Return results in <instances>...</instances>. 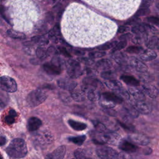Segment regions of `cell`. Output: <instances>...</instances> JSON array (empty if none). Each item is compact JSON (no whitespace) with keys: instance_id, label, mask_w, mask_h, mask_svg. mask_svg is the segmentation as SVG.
<instances>
[{"instance_id":"6da1fadb","label":"cell","mask_w":159,"mask_h":159,"mask_svg":"<svg viewBox=\"0 0 159 159\" xmlns=\"http://www.w3.org/2000/svg\"><path fill=\"white\" fill-rule=\"evenodd\" d=\"M6 152L12 158H23L27 153L26 143L22 139H14L6 148Z\"/></svg>"},{"instance_id":"7a4b0ae2","label":"cell","mask_w":159,"mask_h":159,"mask_svg":"<svg viewBox=\"0 0 159 159\" xmlns=\"http://www.w3.org/2000/svg\"><path fill=\"white\" fill-rule=\"evenodd\" d=\"M47 98V94L42 89L32 91L26 98V102L31 107H36L42 104Z\"/></svg>"},{"instance_id":"3957f363","label":"cell","mask_w":159,"mask_h":159,"mask_svg":"<svg viewBox=\"0 0 159 159\" xmlns=\"http://www.w3.org/2000/svg\"><path fill=\"white\" fill-rule=\"evenodd\" d=\"M66 66L68 75L73 79L77 78L83 74L81 65L76 60L72 59L68 60L66 63Z\"/></svg>"},{"instance_id":"277c9868","label":"cell","mask_w":159,"mask_h":159,"mask_svg":"<svg viewBox=\"0 0 159 159\" xmlns=\"http://www.w3.org/2000/svg\"><path fill=\"white\" fill-rule=\"evenodd\" d=\"M97 155L101 158H119L122 157L120 153L111 147L102 146L98 147L96 150Z\"/></svg>"},{"instance_id":"5b68a950","label":"cell","mask_w":159,"mask_h":159,"mask_svg":"<svg viewBox=\"0 0 159 159\" xmlns=\"http://www.w3.org/2000/svg\"><path fill=\"white\" fill-rule=\"evenodd\" d=\"M0 86L2 91L8 93H14L17 88L15 80L8 76H2L1 78Z\"/></svg>"},{"instance_id":"8992f818","label":"cell","mask_w":159,"mask_h":159,"mask_svg":"<svg viewBox=\"0 0 159 159\" xmlns=\"http://www.w3.org/2000/svg\"><path fill=\"white\" fill-rule=\"evenodd\" d=\"M36 134L34 139V143H36L40 147L49 144L53 142V137L50 133L45 132L43 134H40V132H38Z\"/></svg>"},{"instance_id":"52a82bcc","label":"cell","mask_w":159,"mask_h":159,"mask_svg":"<svg viewBox=\"0 0 159 159\" xmlns=\"http://www.w3.org/2000/svg\"><path fill=\"white\" fill-rule=\"evenodd\" d=\"M73 78H60L57 81V84L58 86L63 89L71 91L77 86V83L72 80Z\"/></svg>"},{"instance_id":"ba28073f","label":"cell","mask_w":159,"mask_h":159,"mask_svg":"<svg viewBox=\"0 0 159 159\" xmlns=\"http://www.w3.org/2000/svg\"><path fill=\"white\" fill-rule=\"evenodd\" d=\"M130 65L134 68L137 71L140 73H145L147 71V65L141 60L135 57H131L129 58Z\"/></svg>"},{"instance_id":"9c48e42d","label":"cell","mask_w":159,"mask_h":159,"mask_svg":"<svg viewBox=\"0 0 159 159\" xmlns=\"http://www.w3.org/2000/svg\"><path fill=\"white\" fill-rule=\"evenodd\" d=\"M43 68L44 71L51 75H58L61 73L62 71V68L55 65L52 62H48L43 65Z\"/></svg>"},{"instance_id":"30bf717a","label":"cell","mask_w":159,"mask_h":159,"mask_svg":"<svg viewBox=\"0 0 159 159\" xmlns=\"http://www.w3.org/2000/svg\"><path fill=\"white\" fill-rule=\"evenodd\" d=\"M66 153V147L64 145H61L57 148L52 153L48 154L46 158L50 159H61L63 158Z\"/></svg>"},{"instance_id":"8fae6325","label":"cell","mask_w":159,"mask_h":159,"mask_svg":"<svg viewBox=\"0 0 159 159\" xmlns=\"http://www.w3.org/2000/svg\"><path fill=\"white\" fill-rule=\"evenodd\" d=\"M132 105L140 113L143 114H148L151 112L150 106L143 101H137Z\"/></svg>"},{"instance_id":"7c38bea8","label":"cell","mask_w":159,"mask_h":159,"mask_svg":"<svg viewBox=\"0 0 159 159\" xmlns=\"http://www.w3.org/2000/svg\"><path fill=\"white\" fill-rule=\"evenodd\" d=\"M84 92L87 93V98L91 101H96L99 100L101 96L99 93L96 90V88H81Z\"/></svg>"},{"instance_id":"4fadbf2b","label":"cell","mask_w":159,"mask_h":159,"mask_svg":"<svg viewBox=\"0 0 159 159\" xmlns=\"http://www.w3.org/2000/svg\"><path fill=\"white\" fill-rule=\"evenodd\" d=\"M42 122L40 119L36 117H31L29 119L27 122V129L30 132L37 130L42 125Z\"/></svg>"},{"instance_id":"5bb4252c","label":"cell","mask_w":159,"mask_h":159,"mask_svg":"<svg viewBox=\"0 0 159 159\" xmlns=\"http://www.w3.org/2000/svg\"><path fill=\"white\" fill-rule=\"evenodd\" d=\"M129 139L134 143L142 145H146L149 142L148 139L141 134H131L129 136Z\"/></svg>"},{"instance_id":"9a60e30c","label":"cell","mask_w":159,"mask_h":159,"mask_svg":"<svg viewBox=\"0 0 159 159\" xmlns=\"http://www.w3.org/2000/svg\"><path fill=\"white\" fill-rule=\"evenodd\" d=\"M119 148L120 150L128 153H133L136 152L137 150L136 145L132 144L131 142L126 140H122L120 142Z\"/></svg>"},{"instance_id":"2e32d148","label":"cell","mask_w":159,"mask_h":159,"mask_svg":"<svg viewBox=\"0 0 159 159\" xmlns=\"http://www.w3.org/2000/svg\"><path fill=\"white\" fill-rule=\"evenodd\" d=\"M84 91L82 88H75L72 90L70 91V93L71 98L76 102H82L85 99Z\"/></svg>"},{"instance_id":"e0dca14e","label":"cell","mask_w":159,"mask_h":159,"mask_svg":"<svg viewBox=\"0 0 159 159\" xmlns=\"http://www.w3.org/2000/svg\"><path fill=\"white\" fill-rule=\"evenodd\" d=\"M101 86V83L96 79H94L92 77H86L83 80V84L81 88H97Z\"/></svg>"},{"instance_id":"ac0fdd59","label":"cell","mask_w":159,"mask_h":159,"mask_svg":"<svg viewBox=\"0 0 159 159\" xmlns=\"http://www.w3.org/2000/svg\"><path fill=\"white\" fill-rule=\"evenodd\" d=\"M101 96L109 101L115 102L116 104H120L123 102V98H122L120 96L114 93L105 92L102 94Z\"/></svg>"},{"instance_id":"d6986e66","label":"cell","mask_w":159,"mask_h":159,"mask_svg":"<svg viewBox=\"0 0 159 159\" xmlns=\"http://www.w3.org/2000/svg\"><path fill=\"white\" fill-rule=\"evenodd\" d=\"M140 58L143 61H151L157 57V54L152 49H147L142 50L140 55Z\"/></svg>"},{"instance_id":"ffe728a7","label":"cell","mask_w":159,"mask_h":159,"mask_svg":"<svg viewBox=\"0 0 159 159\" xmlns=\"http://www.w3.org/2000/svg\"><path fill=\"white\" fill-rule=\"evenodd\" d=\"M128 89L129 93L136 101H144L145 97L143 93L141 90L139 89L135 86L129 87Z\"/></svg>"},{"instance_id":"44dd1931","label":"cell","mask_w":159,"mask_h":159,"mask_svg":"<svg viewBox=\"0 0 159 159\" xmlns=\"http://www.w3.org/2000/svg\"><path fill=\"white\" fill-rule=\"evenodd\" d=\"M143 91L150 98H155L159 94V90L154 86H143Z\"/></svg>"},{"instance_id":"7402d4cb","label":"cell","mask_w":159,"mask_h":159,"mask_svg":"<svg viewBox=\"0 0 159 159\" xmlns=\"http://www.w3.org/2000/svg\"><path fill=\"white\" fill-rule=\"evenodd\" d=\"M70 126L74 130H77V131H81L84 130L86 127L87 125L85 123L81 122H78L72 119H70L68 121Z\"/></svg>"},{"instance_id":"603a6c76","label":"cell","mask_w":159,"mask_h":159,"mask_svg":"<svg viewBox=\"0 0 159 159\" xmlns=\"http://www.w3.org/2000/svg\"><path fill=\"white\" fill-rule=\"evenodd\" d=\"M104 84L109 89L113 90L114 91L119 89L120 88H122L121 83L117 80H111L106 81L104 82Z\"/></svg>"},{"instance_id":"cb8c5ba5","label":"cell","mask_w":159,"mask_h":159,"mask_svg":"<svg viewBox=\"0 0 159 159\" xmlns=\"http://www.w3.org/2000/svg\"><path fill=\"white\" fill-rule=\"evenodd\" d=\"M112 62L107 59H102L96 62L95 66L99 69L107 70L112 66Z\"/></svg>"},{"instance_id":"d4e9b609","label":"cell","mask_w":159,"mask_h":159,"mask_svg":"<svg viewBox=\"0 0 159 159\" xmlns=\"http://www.w3.org/2000/svg\"><path fill=\"white\" fill-rule=\"evenodd\" d=\"M120 79L127 84H129L132 86H137L139 85V81L132 76L122 75L120 76Z\"/></svg>"},{"instance_id":"484cf974","label":"cell","mask_w":159,"mask_h":159,"mask_svg":"<svg viewBox=\"0 0 159 159\" xmlns=\"http://www.w3.org/2000/svg\"><path fill=\"white\" fill-rule=\"evenodd\" d=\"M91 155V153H89V151L84 148H77L75 152L74 155L76 158H85L89 157Z\"/></svg>"},{"instance_id":"4316f807","label":"cell","mask_w":159,"mask_h":159,"mask_svg":"<svg viewBox=\"0 0 159 159\" xmlns=\"http://www.w3.org/2000/svg\"><path fill=\"white\" fill-rule=\"evenodd\" d=\"M7 34L10 37H11L12 39H15L22 40V39H25V37H26L24 33L14 30L13 29L7 30Z\"/></svg>"},{"instance_id":"83f0119b","label":"cell","mask_w":159,"mask_h":159,"mask_svg":"<svg viewBox=\"0 0 159 159\" xmlns=\"http://www.w3.org/2000/svg\"><path fill=\"white\" fill-rule=\"evenodd\" d=\"M17 116V114L16 111L13 109H11L9 111L8 114L4 117V122L7 124H12L15 122V119Z\"/></svg>"},{"instance_id":"f1b7e54d","label":"cell","mask_w":159,"mask_h":159,"mask_svg":"<svg viewBox=\"0 0 159 159\" xmlns=\"http://www.w3.org/2000/svg\"><path fill=\"white\" fill-rule=\"evenodd\" d=\"M104 136L106 142L109 143L112 145H114L119 139V135L114 132H109L107 134H104Z\"/></svg>"},{"instance_id":"f546056e","label":"cell","mask_w":159,"mask_h":159,"mask_svg":"<svg viewBox=\"0 0 159 159\" xmlns=\"http://www.w3.org/2000/svg\"><path fill=\"white\" fill-rule=\"evenodd\" d=\"M146 46L150 49L157 48L159 51V39L157 37H152L147 42Z\"/></svg>"},{"instance_id":"4dcf8cb0","label":"cell","mask_w":159,"mask_h":159,"mask_svg":"<svg viewBox=\"0 0 159 159\" xmlns=\"http://www.w3.org/2000/svg\"><path fill=\"white\" fill-rule=\"evenodd\" d=\"M31 41L34 43L39 44V46H45L48 43V40L43 36H35L31 39Z\"/></svg>"},{"instance_id":"1f68e13d","label":"cell","mask_w":159,"mask_h":159,"mask_svg":"<svg viewBox=\"0 0 159 159\" xmlns=\"http://www.w3.org/2000/svg\"><path fill=\"white\" fill-rule=\"evenodd\" d=\"M35 53L37 57L41 60H43L48 56L47 50H45L43 46H39L35 50Z\"/></svg>"},{"instance_id":"d6a6232c","label":"cell","mask_w":159,"mask_h":159,"mask_svg":"<svg viewBox=\"0 0 159 159\" xmlns=\"http://www.w3.org/2000/svg\"><path fill=\"white\" fill-rule=\"evenodd\" d=\"M99 103L100 104L101 106H102L103 108L104 109H109V108H112L115 106L116 105V103L112 102V101H109L104 98H102V96L101 97V98L99 99Z\"/></svg>"},{"instance_id":"836d02e7","label":"cell","mask_w":159,"mask_h":159,"mask_svg":"<svg viewBox=\"0 0 159 159\" xmlns=\"http://www.w3.org/2000/svg\"><path fill=\"white\" fill-rule=\"evenodd\" d=\"M124 109L132 117H137L139 116V112L133 105L127 104L124 106Z\"/></svg>"},{"instance_id":"e575fe53","label":"cell","mask_w":159,"mask_h":159,"mask_svg":"<svg viewBox=\"0 0 159 159\" xmlns=\"http://www.w3.org/2000/svg\"><path fill=\"white\" fill-rule=\"evenodd\" d=\"M68 141L71 142L78 145H81L86 139L85 135H80L77 137H68Z\"/></svg>"},{"instance_id":"d590c367","label":"cell","mask_w":159,"mask_h":159,"mask_svg":"<svg viewBox=\"0 0 159 159\" xmlns=\"http://www.w3.org/2000/svg\"><path fill=\"white\" fill-rule=\"evenodd\" d=\"M101 76L105 80H114V78L116 77V75L114 73V71L109 70H106L102 72Z\"/></svg>"},{"instance_id":"8d00e7d4","label":"cell","mask_w":159,"mask_h":159,"mask_svg":"<svg viewBox=\"0 0 159 159\" xmlns=\"http://www.w3.org/2000/svg\"><path fill=\"white\" fill-rule=\"evenodd\" d=\"M51 62L53 64H55V65L63 69V68L64 67L65 64V62L63 60L62 58H61L60 57H59L58 56H54V57L52 58Z\"/></svg>"},{"instance_id":"74e56055","label":"cell","mask_w":159,"mask_h":159,"mask_svg":"<svg viewBox=\"0 0 159 159\" xmlns=\"http://www.w3.org/2000/svg\"><path fill=\"white\" fill-rule=\"evenodd\" d=\"M117 43V42L116 41L112 42H107L105 44L98 47V48L101 50H109V49H111V48H112L113 47H114Z\"/></svg>"},{"instance_id":"f35d334b","label":"cell","mask_w":159,"mask_h":159,"mask_svg":"<svg viewBox=\"0 0 159 159\" xmlns=\"http://www.w3.org/2000/svg\"><path fill=\"white\" fill-rule=\"evenodd\" d=\"M115 93L117 94H118L119 96H120L122 98H123V99L124 98V99H129L130 98L129 94L123 88H120L119 89L115 91Z\"/></svg>"},{"instance_id":"ab89813d","label":"cell","mask_w":159,"mask_h":159,"mask_svg":"<svg viewBox=\"0 0 159 159\" xmlns=\"http://www.w3.org/2000/svg\"><path fill=\"white\" fill-rule=\"evenodd\" d=\"M126 45H127V40H121L120 42L117 43L114 47L112 48V50L111 52L112 53H115L117 51L124 48V47H125Z\"/></svg>"},{"instance_id":"60d3db41","label":"cell","mask_w":159,"mask_h":159,"mask_svg":"<svg viewBox=\"0 0 159 159\" xmlns=\"http://www.w3.org/2000/svg\"><path fill=\"white\" fill-rule=\"evenodd\" d=\"M58 96L60 99L64 102H69L71 101V95H68L66 93L60 91L58 93Z\"/></svg>"},{"instance_id":"b9f144b4","label":"cell","mask_w":159,"mask_h":159,"mask_svg":"<svg viewBox=\"0 0 159 159\" xmlns=\"http://www.w3.org/2000/svg\"><path fill=\"white\" fill-rule=\"evenodd\" d=\"M142 48L138 46H131L127 48L126 52L130 53H139L142 52Z\"/></svg>"},{"instance_id":"7bdbcfd3","label":"cell","mask_w":159,"mask_h":159,"mask_svg":"<svg viewBox=\"0 0 159 159\" xmlns=\"http://www.w3.org/2000/svg\"><path fill=\"white\" fill-rule=\"evenodd\" d=\"M106 55V53L103 51H96L93 52L89 53V57L94 59V58H99L104 57Z\"/></svg>"},{"instance_id":"ee69618b","label":"cell","mask_w":159,"mask_h":159,"mask_svg":"<svg viewBox=\"0 0 159 159\" xmlns=\"http://www.w3.org/2000/svg\"><path fill=\"white\" fill-rule=\"evenodd\" d=\"M94 126L96 128V129L97 130V131L100 132L101 133L105 132L107 130L106 127L103 124L99 122H96V121L94 122Z\"/></svg>"},{"instance_id":"f6af8a7d","label":"cell","mask_w":159,"mask_h":159,"mask_svg":"<svg viewBox=\"0 0 159 159\" xmlns=\"http://www.w3.org/2000/svg\"><path fill=\"white\" fill-rule=\"evenodd\" d=\"M114 58L117 63L121 64V63H124V61L125 60V56L121 53H116V54H115V55H114Z\"/></svg>"},{"instance_id":"bcb514c9","label":"cell","mask_w":159,"mask_h":159,"mask_svg":"<svg viewBox=\"0 0 159 159\" xmlns=\"http://www.w3.org/2000/svg\"><path fill=\"white\" fill-rule=\"evenodd\" d=\"M149 12H150V10L148 9V8H142L141 7L137 11L135 16L137 17L141 16H145V15L148 14Z\"/></svg>"},{"instance_id":"7dc6e473","label":"cell","mask_w":159,"mask_h":159,"mask_svg":"<svg viewBox=\"0 0 159 159\" xmlns=\"http://www.w3.org/2000/svg\"><path fill=\"white\" fill-rule=\"evenodd\" d=\"M153 2V0H142L140 7L142 8H148Z\"/></svg>"},{"instance_id":"c3c4849f","label":"cell","mask_w":159,"mask_h":159,"mask_svg":"<svg viewBox=\"0 0 159 159\" xmlns=\"http://www.w3.org/2000/svg\"><path fill=\"white\" fill-rule=\"evenodd\" d=\"M147 20H148V22H150L151 24H153L159 26V18L158 17L151 16V17H149L147 18Z\"/></svg>"},{"instance_id":"681fc988","label":"cell","mask_w":159,"mask_h":159,"mask_svg":"<svg viewBox=\"0 0 159 159\" xmlns=\"http://www.w3.org/2000/svg\"><path fill=\"white\" fill-rule=\"evenodd\" d=\"M58 50L60 52V53L63 54L66 57H71V55L68 52V51L65 47H58Z\"/></svg>"},{"instance_id":"f907efd6","label":"cell","mask_w":159,"mask_h":159,"mask_svg":"<svg viewBox=\"0 0 159 159\" xmlns=\"http://www.w3.org/2000/svg\"><path fill=\"white\" fill-rule=\"evenodd\" d=\"M129 30V27L127 25H121L119 27L117 30V32L119 33H124L127 32Z\"/></svg>"},{"instance_id":"816d5d0a","label":"cell","mask_w":159,"mask_h":159,"mask_svg":"<svg viewBox=\"0 0 159 159\" xmlns=\"http://www.w3.org/2000/svg\"><path fill=\"white\" fill-rule=\"evenodd\" d=\"M80 61H82V62H83V63H84L86 65H91V63H93V58H90V57H89V59L86 58H80Z\"/></svg>"},{"instance_id":"f5cc1de1","label":"cell","mask_w":159,"mask_h":159,"mask_svg":"<svg viewBox=\"0 0 159 159\" xmlns=\"http://www.w3.org/2000/svg\"><path fill=\"white\" fill-rule=\"evenodd\" d=\"M45 17H46V20L48 21V22H52L53 20V14L51 12H48L47 14H46V16H45Z\"/></svg>"},{"instance_id":"db71d44e","label":"cell","mask_w":159,"mask_h":159,"mask_svg":"<svg viewBox=\"0 0 159 159\" xmlns=\"http://www.w3.org/2000/svg\"><path fill=\"white\" fill-rule=\"evenodd\" d=\"M118 122H119V124L121 125V127H122L124 129H126V130H130V131L133 130H132L133 127H132V126L127 125V124H124V123H123V122H120V121H118Z\"/></svg>"},{"instance_id":"11a10c76","label":"cell","mask_w":159,"mask_h":159,"mask_svg":"<svg viewBox=\"0 0 159 159\" xmlns=\"http://www.w3.org/2000/svg\"><path fill=\"white\" fill-rule=\"evenodd\" d=\"M106 112L109 115L112 116H116V114H117V112H116L115 111L111 109V108L106 109Z\"/></svg>"},{"instance_id":"9f6ffc18","label":"cell","mask_w":159,"mask_h":159,"mask_svg":"<svg viewBox=\"0 0 159 159\" xmlns=\"http://www.w3.org/2000/svg\"><path fill=\"white\" fill-rule=\"evenodd\" d=\"M131 37V35L130 34H125L124 35H122L120 37L119 39L120 40H127V39H129Z\"/></svg>"},{"instance_id":"6f0895ef","label":"cell","mask_w":159,"mask_h":159,"mask_svg":"<svg viewBox=\"0 0 159 159\" xmlns=\"http://www.w3.org/2000/svg\"><path fill=\"white\" fill-rule=\"evenodd\" d=\"M86 73L88 75H96V71L95 70L91 69V68H86Z\"/></svg>"},{"instance_id":"680465c9","label":"cell","mask_w":159,"mask_h":159,"mask_svg":"<svg viewBox=\"0 0 159 159\" xmlns=\"http://www.w3.org/2000/svg\"><path fill=\"white\" fill-rule=\"evenodd\" d=\"M6 143V138L4 136L1 135V139H0V145H1V146H3Z\"/></svg>"},{"instance_id":"91938a15","label":"cell","mask_w":159,"mask_h":159,"mask_svg":"<svg viewBox=\"0 0 159 159\" xmlns=\"http://www.w3.org/2000/svg\"><path fill=\"white\" fill-rule=\"evenodd\" d=\"M73 53L76 55H83L84 53V52L80 51V50H75V51H73Z\"/></svg>"},{"instance_id":"94428289","label":"cell","mask_w":159,"mask_h":159,"mask_svg":"<svg viewBox=\"0 0 159 159\" xmlns=\"http://www.w3.org/2000/svg\"><path fill=\"white\" fill-rule=\"evenodd\" d=\"M60 0H49V2H50L51 4H56L58 3V2Z\"/></svg>"},{"instance_id":"6125c7cd","label":"cell","mask_w":159,"mask_h":159,"mask_svg":"<svg viewBox=\"0 0 159 159\" xmlns=\"http://www.w3.org/2000/svg\"><path fill=\"white\" fill-rule=\"evenodd\" d=\"M158 84L159 85V77H158Z\"/></svg>"}]
</instances>
